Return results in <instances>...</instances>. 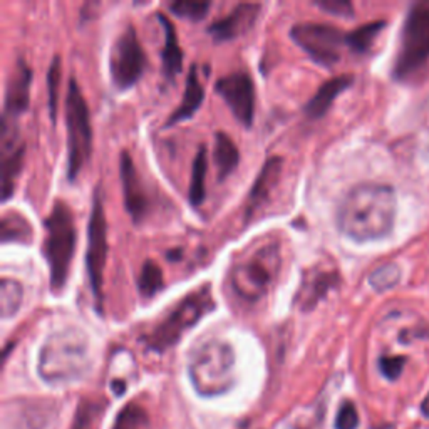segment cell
I'll list each match as a JSON object with an SVG mask.
<instances>
[{
    "mask_svg": "<svg viewBox=\"0 0 429 429\" xmlns=\"http://www.w3.org/2000/svg\"><path fill=\"white\" fill-rule=\"evenodd\" d=\"M108 255V225L104 217L101 191L96 190L91 205V214L88 223V250H86V267H88L91 290L94 294L96 307L103 310V282L104 265Z\"/></svg>",
    "mask_w": 429,
    "mask_h": 429,
    "instance_id": "cell-10",
    "label": "cell"
},
{
    "mask_svg": "<svg viewBox=\"0 0 429 429\" xmlns=\"http://www.w3.org/2000/svg\"><path fill=\"white\" fill-rule=\"evenodd\" d=\"M317 7H321L322 11L328 13H334V16L341 17H353L354 16V7L353 4L348 0H319L316 2Z\"/></svg>",
    "mask_w": 429,
    "mask_h": 429,
    "instance_id": "cell-34",
    "label": "cell"
},
{
    "mask_svg": "<svg viewBox=\"0 0 429 429\" xmlns=\"http://www.w3.org/2000/svg\"><path fill=\"white\" fill-rule=\"evenodd\" d=\"M203 99H205V88H203L202 77H200L198 66L195 64V66H191L190 74L186 77L183 99H181L180 106L176 108V111L168 118L166 126H173L180 121L190 120V118L198 111V108L202 106Z\"/></svg>",
    "mask_w": 429,
    "mask_h": 429,
    "instance_id": "cell-21",
    "label": "cell"
},
{
    "mask_svg": "<svg viewBox=\"0 0 429 429\" xmlns=\"http://www.w3.org/2000/svg\"><path fill=\"white\" fill-rule=\"evenodd\" d=\"M280 268L278 244L270 241L245 255L230 272V285L240 299L255 302L270 290Z\"/></svg>",
    "mask_w": 429,
    "mask_h": 429,
    "instance_id": "cell-6",
    "label": "cell"
},
{
    "mask_svg": "<svg viewBox=\"0 0 429 429\" xmlns=\"http://www.w3.org/2000/svg\"><path fill=\"white\" fill-rule=\"evenodd\" d=\"M146 67V56L139 42L138 32L127 25L114 40L109 54V74L118 89L133 88Z\"/></svg>",
    "mask_w": 429,
    "mask_h": 429,
    "instance_id": "cell-11",
    "label": "cell"
},
{
    "mask_svg": "<svg viewBox=\"0 0 429 429\" xmlns=\"http://www.w3.org/2000/svg\"><path fill=\"white\" fill-rule=\"evenodd\" d=\"M280 173H282V158L278 156L268 158L265 164H263L262 170H260L257 180H255V183L252 186V191H250L248 195V200H246V208H245L246 220H250V218L253 217V213L267 203V200L270 198L273 188H275L278 180H280Z\"/></svg>",
    "mask_w": 429,
    "mask_h": 429,
    "instance_id": "cell-17",
    "label": "cell"
},
{
    "mask_svg": "<svg viewBox=\"0 0 429 429\" xmlns=\"http://www.w3.org/2000/svg\"><path fill=\"white\" fill-rule=\"evenodd\" d=\"M44 228L42 252L49 265L51 290L57 294L66 287L76 250V223L71 208L61 200L54 203L44 220Z\"/></svg>",
    "mask_w": 429,
    "mask_h": 429,
    "instance_id": "cell-3",
    "label": "cell"
},
{
    "mask_svg": "<svg viewBox=\"0 0 429 429\" xmlns=\"http://www.w3.org/2000/svg\"><path fill=\"white\" fill-rule=\"evenodd\" d=\"M212 4L210 2H198V0H178V2L170 4V11L176 13L178 17L190 21H202L207 16Z\"/></svg>",
    "mask_w": 429,
    "mask_h": 429,
    "instance_id": "cell-31",
    "label": "cell"
},
{
    "mask_svg": "<svg viewBox=\"0 0 429 429\" xmlns=\"http://www.w3.org/2000/svg\"><path fill=\"white\" fill-rule=\"evenodd\" d=\"M354 82V76L350 74H342L337 77H332L324 82L321 88L317 89V93L309 99V103L304 106V111L310 120H319L331 109L332 103L336 101V98L339 96L342 91L348 89L350 84Z\"/></svg>",
    "mask_w": 429,
    "mask_h": 429,
    "instance_id": "cell-18",
    "label": "cell"
},
{
    "mask_svg": "<svg viewBox=\"0 0 429 429\" xmlns=\"http://www.w3.org/2000/svg\"><path fill=\"white\" fill-rule=\"evenodd\" d=\"M213 159L214 166H217L218 180H225V178L239 166L240 151L239 148H236L235 141L231 139L225 131H218V133L214 135Z\"/></svg>",
    "mask_w": 429,
    "mask_h": 429,
    "instance_id": "cell-22",
    "label": "cell"
},
{
    "mask_svg": "<svg viewBox=\"0 0 429 429\" xmlns=\"http://www.w3.org/2000/svg\"><path fill=\"white\" fill-rule=\"evenodd\" d=\"M30 84H32V71L27 64L19 59L12 74L7 81L6 88V104H4V118H16L25 113L30 101Z\"/></svg>",
    "mask_w": 429,
    "mask_h": 429,
    "instance_id": "cell-16",
    "label": "cell"
},
{
    "mask_svg": "<svg viewBox=\"0 0 429 429\" xmlns=\"http://www.w3.org/2000/svg\"><path fill=\"white\" fill-rule=\"evenodd\" d=\"M235 354L223 341H208L191 354L188 372L200 396H220L235 382Z\"/></svg>",
    "mask_w": 429,
    "mask_h": 429,
    "instance_id": "cell-4",
    "label": "cell"
},
{
    "mask_svg": "<svg viewBox=\"0 0 429 429\" xmlns=\"http://www.w3.org/2000/svg\"><path fill=\"white\" fill-rule=\"evenodd\" d=\"M396 193L391 186L358 185L344 196L337 210V227L354 241L381 240L392 231Z\"/></svg>",
    "mask_w": 429,
    "mask_h": 429,
    "instance_id": "cell-1",
    "label": "cell"
},
{
    "mask_svg": "<svg viewBox=\"0 0 429 429\" xmlns=\"http://www.w3.org/2000/svg\"><path fill=\"white\" fill-rule=\"evenodd\" d=\"M294 42L307 52L314 62L332 67L339 62L341 49L348 45V34L339 27L321 22H300L290 29Z\"/></svg>",
    "mask_w": 429,
    "mask_h": 429,
    "instance_id": "cell-9",
    "label": "cell"
},
{
    "mask_svg": "<svg viewBox=\"0 0 429 429\" xmlns=\"http://www.w3.org/2000/svg\"><path fill=\"white\" fill-rule=\"evenodd\" d=\"M67 126V178L74 181L93 153V127L89 108L74 77H71L66 98Z\"/></svg>",
    "mask_w": 429,
    "mask_h": 429,
    "instance_id": "cell-8",
    "label": "cell"
},
{
    "mask_svg": "<svg viewBox=\"0 0 429 429\" xmlns=\"http://www.w3.org/2000/svg\"><path fill=\"white\" fill-rule=\"evenodd\" d=\"M429 66V4H416L406 17L392 76L411 81Z\"/></svg>",
    "mask_w": 429,
    "mask_h": 429,
    "instance_id": "cell-7",
    "label": "cell"
},
{
    "mask_svg": "<svg viewBox=\"0 0 429 429\" xmlns=\"http://www.w3.org/2000/svg\"><path fill=\"white\" fill-rule=\"evenodd\" d=\"M22 299H24V289H22L21 282L4 277L2 282H0V310H2V317L8 319L16 316L22 304Z\"/></svg>",
    "mask_w": 429,
    "mask_h": 429,
    "instance_id": "cell-25",
    "label": "cell"
},
{
    "mask_svg": "<svg viewBox=\"0 0 429 429\" xmlns=\"http://www.w3.org/2000/svg\"><path fill=\"white\" fill-rule=\"evenodd\" d=\"M120 176L122 185V198L127 213L131 214L133 222L139 223L148 212V195L144 191L143 180H141L136 164L131 158L130 151H121L120 154Z\"/></svg>",
    "mask_w": 429,
    "mask_h": 429,
    "instance_id": "cell-13",
    "label": "cell"
},
{
    "mask_svg": "<svg viewBox=\"0 0 429 429\" xmlns=\"http://www.w3.org/2000/svg\"><path fill=\"white\" fill-rule=\"evenodd\" d=\"M386 22L377 21V22H371V24H364L360 25L359 29H355L348 34V47L353 49L354 52L364 54L371 49V45L374 44V40L379 35V32L384 29Z\"/></svg>",
    "mask_w": 429,
    "mask_h": 429,
    "instance_id": "cell-26",
    "label": "cell"
},
{
    "mask_svg": "<svg viewBox=\"0 0 429 429\" xmlns=\"http://www.w3.org/2000/svg\"><path fill=\"white\" fill-rule=\"evenodd\" d=\"M59 86H61V57L54 56L47 72V91H49V114L51 121L57 120L59 106Z\"/></svg>",
    "mask_w": 429,
    "mask_h": 429,
    "instance_id": "cell-30",
    "label": "cell"
},
{
    "mask_svg": "<svg viewBox=\"0 0 429 429\" xmlns=\"http://www.w3.org/2000/svg\"><path fill=\"white\" fill-rule=\"evenodd\" d=\"M138 289L143 297H153L163 289V270L156 262L148 258L141 267L138 277Z\"/></svg>",
    "mask_w": 429,
    "mask_h": 429,
    "instance_id": "cell-27",
    "label": "cell"
},
{
    "mask_svg": "<svg viewBox=\"0 0 429 429\" xmlns=\"http://www.w3.org/2000/svg\"><path fill=\"white\" fill-rule=\"evenodd\" d=\"M359 414L355 406L350 401H345L341 406L339 413L336 416V429H358Z\"/></svg>",
    "mask_w": 429,
    "mask_h": 429,
    "instance_id": "cell-33",
    "label": "cell"
},
{
    "mask_svg": "<svg viewBox=\"0 0 429 429\" xmlns=\"http://www.w3.org/2000/svg\"><path fill=\"white\" fill-rule=\"evenodd\" d=\"M207 146H200L191 166V180L188 198L193 207H200L207 198V173H208V156Z\"/></svg>",
    "mask_w": 429,
    "mask_h": 429,
    "instance_id": "cell-23",
    "label": "cell"
},
{
    "mask_svg": "<svg viewBox=\"0 0 429 429\" xmlns=\"http://www.w3.org/2000/svg\"><path fill=\"white\" fill-rule=\"evenodd\" d=\"M214 309V300L210 285L190 292L188 295L178 302L170 314L156 324L151 331L143 337L146 348L163 353L175 345L188 328L195 326L203 316Z\"/></svg>",
    "mask_w": 429,
    "mask_h": 429,
    "instance_id": "cell-5",
    "label": "cell"
},
{
    "mask_svg": "<svg viewBox=\"0 0 429 429\" xmlns=\"http://www.w3.org/2000/svg\"><path fill=\"white\" fill-rule=\"evenodd\" d=\"M406 366V358L404 355H384V358L379 359V369H381L382 376L389 381H396L403 372Z\"/></svg>",
    "mask_w": 429,
    "mask_h": 429,
    "instance_id": "cell-32",
    "label": "cell"
},
{
    "mask_svg": "<svg viewBox=\"0 0 429 429\" xmlns=\"http://www.w3.org/2000/svg\"><path fill=\"white\" fill-rule=\"evenodd\" d=\"M17 133L8 131L6 125H2V200L7 202L16 190L17 178L21 175L22 164H24L25 148L17 139Z\"/></svg>",
    "mask_w": 429,
    "mask_h": 429,
    "instance_id": "cell-15",
    "label": "cell"
},
{
    "mask_svg": "<svg viewBox=\"0 0 429 429\" xmlns=\"http://www.w3.org/2000/svg\"><path fill=\"white\" fill-rule=\"evenodd\" d=\"M34 231L30 223L17 212H6L2 217V239L4 244L7 241H21V244H30Z\"/></svg>",
    "mask_w": 429,
    "mask_h": 429,
    "instance_id": "cell-24",
    "label": "cell"
},
{
    "mask_svg": "<svg viewBox=\"0 0 429 429\" xmlns=\"http://www.w3.org/2000/svg\"><path fill=\"white\" fill-rule=\"evenodd\" d=\"M260 8H262L260 4H239L227 17L213 22L208 27V32L218 42L240 38L245 32L252 29L255 22H257Z\"/></svg>",
    "mask_w": 429,
    "mask_h": 429,
    "instance_id": "cell-14",
    "label": "cell"
},
{
    "mask_svg": "<svg viewBox=\"0 0 429 429\" xmlns=\"http://www.w3.org/2000/svg\"><path fill=\"white\" fill-rule=\"evenodd\" d=\"M339 282L337 272L334 270H310L309 275L304 278L300 292L297 294V304L304 310L314 307L328 290L334 289Z\"/></svg>",
    "mask_w": 429,
    "mask_h": 429,
    "instance_id": "cell-19",
    "label": "cell"
},
{
    "mask_svg": "<svg viewBox=\"0 0 429 429\" xmlns=\"http://www.w3.org/2000/svg\"><path fill=\"white\" fill-rule=\"evenodd\" d=\"M113 429H149L148 414L138 404H127L114 419Z\"/></svg>",
    "mask_w": 429,
    "mask_h": 429,
    "instance_id": "cell-28",
    "label": "cell"
},
{
    "mask_svg": "<svg viewBox=\"0 0 429 429\" xmlns=\"http://www.w3.org/2000/svg\"><path fill=\"white\" fill-rule=\"evenodd\" d=\"M158 21L161 22L164 29V45L161 51L163 76L166 77V81H173L183 67V51H181L176 29L171 24V21L161 12H158Z\"/></svg>",
    "mask_w": 429,
    "mask_h": 429,
    "instance_id": "cell-20",
    "label": "cell"
},
{
    "mask_svg": "<svg viewBox=\"0 0 429 429\" xmlns=\"http://www.w3.org/2000/svg\"><path fill=\"white\" fill-rule=\"evenodd\" d=\"M401 268L396 263H386V265L377 267L371 275H369V284L374 290L384 292L399 284Z\"/></svg>",
    "mask_w": 429,
    "mask_h": 429,
    "instance_id": "cell-29",
    "label": "cell"
},
{
    "mask_svg": "<svg viewBox=\"0 0 429 429\" xmlns=\"http://www.w3.org/2000/svg\"><path fill=\"white\" fill-rule=\"evenodd\" d=\"M421 413H423L426 418H429V394L426 396V399H424L423 403H421Z\"/></svg>",
    "mask_w": 429,
    "mask_h": 429,
    "instance_id": "cell-35",
    "label": "cell"
},
{
    "mask_svg": "<svg viewBox=\"0 0 429 429\" xmlns=\"http://www.w3.org/2000/svg\"><path fill=\"white\" fill-rule=\"evenodd\" d=\"M88 341L82 332H56L45 341L39 354V374L49 384H67L89 371Z\"/></svg>",
    "mask_w": 429,
    "mask_h": 429,
    "instance_id": "cell-2",
    "label": "cell"
},
{
    "mask_svg": "<svg viewBox=\"0 0 429 429\" xmlns=\"http://www.w3.org/2000/svg\"><path fill=\"white\" fill-rule=\"evenodd\" d=\"M214 91L231 109L240 125L250 127L255 114V86L245 71L230 72L222 76L214 84Z\"/></svg>",
    "mask_w": 429,
    "mask_h": 429,
    "instance_id": "cell-12",
    "label": "cell"
}]
</instances>
